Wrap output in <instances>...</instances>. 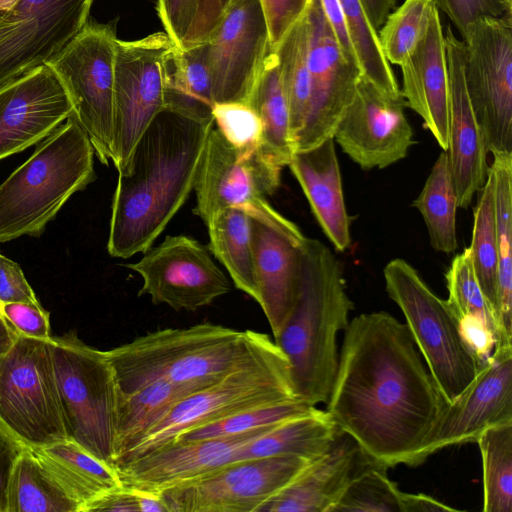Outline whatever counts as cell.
Segmentation results:
<instances>
[{
	"label": "cell",
	"mask_w": 512,
	"mask_h": 512,
	"mask_svg": "<svg viewBox=\"0 0 512 512\" xmlns=\"http://www.w3.org/2000/svg\"><path fill=\"white\" fill-rule=\"evenodd\" d=\"M288 166L323 232L337 251L344 252L351 244L350 217L334 139L295 152Z\"/></svg>",
	"instance_id": "27"
},
{
	"label": "cell",
	"mask_w": 512,
	"mask_h": 512,
	"mask_svg": "<svg viewBox=\"0 0 512 512\" xmlns=\"http://www.w3.org/2000/svg\"><path fill=\"white\" fill-rule=\"evenodd\" d=\"M361 2L371 24L378 31L391 10L395 8L397 0H361Z\"/></svg>",
	"instance_id": "57"
},
{
	"label": "cell",
	"mask_w": 512,
	"mask_h": 512,
	"mask_svg": "<svg viewBox=\"0 0 512 512\" xmlns=\"http://www.w3.org/2000/svg\"><path fill=\"white\" fill-rule=\"evenodd\" d=\"M457 511L435 498L425 494L406 493L405 512Z\"/></svg>",
	"instance_id": "56"
},
{
	"label": "cell",
	"mask_w": 512,
	"mask_h": 512,
	"mask_svg": "<svg viewBox=\"0 0 512 512\" xmlns=\"http://www.w3.org/2000/svg\"><path fill=\"white\" fill-rule=\"evenodd\" d=\"M498 289L494 349L512 348V154H494Z\"/></svg>",
	"instance_id": "31"
},
{
	"label": "cell",
	"mask_w": 512,
	"mask_h": 512,
	"mask_svg": "<svg viewBox=\"0 0 512 512\" xmlns=\"http://www.w3.org/2000/svg\"><path fill=\"white\" fill-rule=\"evenodd\" d=\"M214 119L165 109L136 143L112 201L107 249L127 259L149 249L194 189Z\"/></svg>",
	"instance_id": "2"
},
{
	"label": "cell",
	"mask_w": 512,
	"mask_h": 512,
	"mask_svg": "<svg viewBox=\"0 0 512 512\" xmlns=\"http://www.w3.org/2000/svg\"><path fill=\"white\" fill-rule=\"evenodd\" d=\"M383 464L369 460L350 480L330 512H405L406 492Z\"/></svg>",
	"instance_id": "41"
},
{
	"label": "cell",
	"mask_w": 512,
	"mask_h": 512,
	"mask_svg": "<svg viewBox=\"0 0 512 512\" xmlns=\"http://www.w3.org/2000/svg\"><path fill=\"white\" fill-rule=\"evenodd\" d=\"M459 321L463 339L472 351L486 361L492 354L495 344L493 331L479 318L464 316Z\"/></svg>",
	"instance_id": "53"
},
{
	"label": "cell",
	"mask_w": 512,
	"mask_h": 512,
	"mask_svg": "<svg viewBox=\"0 0 512 512\" xmlns=\"http://www.w3.org/2000/svg\"><path fill=\"white\" fill-rule=\"evenodd\" d=\"M405 107L404 98L388 97L361 75L333 139L363 170L390 166L414 144Z\"/></svg>",
	"instance_id": "19"
},
{
	"label": "cell",
	"mask_w": 512,
	"mask_h": 512,
	"mask_svg": "<svg viewBox=\"0 0 512 512\" xmlns=\"http://www.w3.org/2000/svg\"><path fill=\"white\" fill-rule=\"evenodd\" d=\"M94 148L70 116L0 184V243L39 237L66 201L95 179Z\"/></svg>",
	"instance_id": "5"
},
{
	"label": "cell",
	"mask_w": 512,
	"mask_h": 512,
	"mask_svg": "<svg viewBox=\"0 0 512 512\" xmlns=\"http://www.w3.org/2000/svg\"><path fill=\"white\" fill-rule=\"evenodd\" d=\"M208 249L223 264L234 285L258 300L251 243V217L237 208L216 212L206 224Z\"/></svg>",
	"instance_id": "34"
},
{
	"label": "cell",
	"mask_w": 512,
	"mask_h": 512,
	"mask_svg": "<svg viewBox=\"0 0 512 512\" xmlns=\"http://www.w3.org/2000/svg\"><path fill=\"white\" fill-rule=\"evenodd\" d=\"M212 383L178 384L159 379L131 393H120L114 460L126 448L143 437L175 405Z\"/></svg>",
	"instance_id": "32"
},
{
	"label": "cell",
	"mask_w": 512,
	"mask_h": 512,
	"mask_svg": "<svg viewBox=\"0 0 512 512\" xmlns=\"http://www.w3.org/2000/svg\"><path fill=\"white\" fill-rule=\"evenodd\" d=\"M344 331L325 411L375 461L419 465L448 403L406 324L379 311L354 317Z\"/></svg>",
	"instance_id": "1"
},
{
	"label": "cell",
	"mask_w": 512,
	"mask_h": 512,
	"mask_svg": "<svg viewBox=\"0 0 512 512\" xmlns=\"http://www.w3.org/2000/svg\"><path fill=\"white\" fill-rule=\"evenodd\" d=\"M274 51L304 12L309 0H260Z\"/></svg>",
	"instance_id": "49"
},
{
	"label": "cell",
	"mask_w": 512,
	"mask_h": 512,
	"mask_svg": "<svg viewBox=\"0 0 512 512\" xmlns=\"http://www.w3.org/2000/svg\"><path fill=\"white\" fill-rule=\"evenodd\" d=\"M292 399L299 398L289 361L268 337L250 357L175 405L143 437L115 458L114 467L172 443L191 429L244 410Z\"/></svg>",
	"instance_id": "6"
},
{
	"label": "cell",
	"mask_w": 512,
	"mask_h": 512,
	"mask_svg": "<svg viewBox=\"0 0 512 512\" xmlns=\"http://www.w3.org/2000/svg\"><path fill=\"white\" fill-rule=\"evenodd\" d=\"M476 443L483 467V511L512 512V422L484 430Z\"/></svg>",
	"instance_id": "39"
},
{
	"label": "cell",
	"mask_w": 512,
	"mask_h": 512,
	"mask_svg": "<svg viewBox=\"0 0 512 512\" xmlns=\"http://www.w3.org/2000/svg\"><path fill=\"white\" fill-rule=\"evenodd\" d=\"M315 409L316 406L300 399L260 406L191 429L179 435L175 441L224 438L249 433L305 415Z\"/></svg>",
	"instance_id": "42"
},
{
	"label": "cell",
	"mask_w": 512,
	"mask_h": 512,
	"mask_svg": "<svg viewBox=\"0 0 512 512\" xmlns=\"http://www.w3.org/2000/svg\"><path fill=\"white\" fill-rule=\"evenodd\" d=\"M446 282L449 292L446 301L456 318H479L493 331L495 338L494 312L476 280L468 247L454 257L446 273Z\"/></svg>",
	"instance_id": "44"
},
{
	"label": "cell",
	"mask_w": 512,
	"mask_h": 512,
	"mask_svg": "<svg viewBox=\"0 0 512 512\" xmlns=\"http://www.w3.org/2000/svg\"><path fill=\"white\" fill-rule=\"evenodd\" d=\"M306 15L310 105L305 125L295 141V152L333 138L362 75L360 67L344 57L320 0H309Z\"/></svg>",
	"instance_id": "18"
},
{
	"label": "cell",
	"mask_w": 512,
	"mask_h": 512,
	"mask_svg": "<svg viewBox=\"0 0 512 512\" xmlns=\"http://www.w3.org/2000/svg\"><path fill=\"white\" fill-rule=\"evenodd\" d=\"M282 167L261 149L240 152L212 128L202 153L194 190V214L207 224L225 208H237L301 245L305 236L266 200L280 185Z\"/></svg>",
	"instance_id": "9"
},
{
	"label": "cell",
	"mask_w": 512,
	"mask_h": 512,
	"mask_svg": "<svg viewBox=\"0 0 512 512\" xmlns=\"http://www.w3.org/2000/svg\"><path fill=\"white\" fill-rule=\"evenodd\" d=\"M98 511L140 512L139 491L122 485L87 504L81 512Z\"/></svg>",
	"instance_id": "54"
},
{
	"label": "cell",
	"mask_w": 512,
	"mask_h": 512,
	"mask_svg": "<svg viewBox=\"0 0 512 512\" xmlns=\"http://www.w3.org/2000/svg\"><path fill=\"white\" fill-rule=\"evenodd\" d=\"M48 344L68 439L114 467L120 389L106 351L75 332L51 336Z\"/></svg>",
	"instance_id": "8"
},
{
	"label": "cell",
	"mask_w": 512,
	"mask_h": 512,
	"mask_svg": "<svg viewBox=\"0 0 512 512\" xmlns=\"http://www.w3.org/2000/svg\"><path fill=\"white\" fill-rule=\"evenodd\" d=\"M449 78V145L446 150L458 208L466 209L484 184L489 166L484 137L464 80L465 44L450 24L444 34Z\"/></svg>",
	"instance_id": "23"
},
{
	"label": "cell",
	"mask_w": 512,
	"mask_h": 512,
	"mask_svg": "<svg viewBox=\"0 0 512 512\" xmlns=\"http://www.w3.org/2000/svg\"><path fill=\"white\" fill-rule=\"evenodd\" d=\"M339 1L362 76L388 97L403 98L391 64L383 54L378 31L371 24L361 0Z\"/></svg>",
	"instance_id": "40"
},
{
	"label": "cell",
	"mask_w": 512,
	"mask_h": 512,
	"mask_svg": "<svg viewBox=\"0 0 512 512\" xmlns=\"http://www.w3.org/2000/svg\"><path fill=\"white\" fill-rule=\"evenodd\" d=\"M463 42L466 90L486 149L512 154V15L478 20Z\"/></svg>",
	"instance_id": "13"
},
{
	"label": "cell",
	"mask_w": 512,
	"mask_h": 512,
	"mask_svg": "<svg viewBox=\"0 0 512 512\" xmlns=\"http://www.w3.org/2000/svg\"><path fill=\"white\" fill-rule=\"evenodd\" d=\"M406 106L415 111L446 151L449 145V78L444 33L435 7L427 30L400 65Z\"/></svg>",
	"instance_id": "24"
},
{
	"label": "cell",
	"mask_w": 512,
	"mask_h": 512,
	"mask_svg": "<svg viewBox=\"0 0 512 512\" xmlns=\"http://www.w3.org/2000/svg\"><path fill=\"white\" fill-rule=\"evenodd\" d=\"M17 335V331L0 313V359L12 347L17 338Z\"/></svg>",
	"instance_id": "58"
},
{
	"label": "cell",
	"mask_w": 512,
	"mask_h": 512,
	"mask_svg": "<svg viewBox=\"0 0 512 512\" xmlns=\"http://www.w3.org/2000/svg\"><path fill=\"white\" fill-rule=\"evenodd\" d=\"M212 116L216 128L240 152L261 146L262 124L254 108L245 102L215 103Z\"/></svg>",
	"instance_id": "45"
},
{
	"label": "cell",
	"mask_w": 512,
	"mask_h": 512,
	"mask_svg": "<svg viewBox=\"0 0 512 512\" xmlns=\"http://www.w3.org/2000/svg\"><path fill=\"white\" fill-rule=\"evenodd\" d=\"M0 313L2 314V305H1V303H0Z\"/></svg>",
	"instance_id": "60"
},
{
	"label": "cell",
	"mask_w": 512,
	"mask_h": 512,
	"mask_svg": "<svg viewBox=\"0 0 512 512\" xmlns=\"http://www.w3.org/2000/svg\"><path fill=\"white\" fill-rule=\"evenodd\" d=\"M199 0H156L164 32L176 46H182L194 21Z\"/></svg>",
	"instance_id": "48"
},
{
	"label": "cell",
	"mask_w": 512,
	"mask_h": 512,
	"mask_svg": "<svg viewBox=\"0 0 512 512\" xmlns=\"http://www.w3.org/2000/svg\"><path fill=\"white\" fill-rule=\"evenodd\" d=\"M456 26L461 40L467 37L470 27L483 18L512 15V0H432Z\"/></svg>",
	"instance_id": "46"
},
{
	"label": "cell",
	"mask_w": 512,
	"mask_h": 512,
	"mask_svg": "<svg viewBox=\"0 0 512 512\" xmlns=\"http://www.w3.org/2000/svg\"><path fill=\"white\" fill-rule=\"evenodd\" d=\"M125 267L143 280L138 295H149L155 305L196 311L230 291V282L199 241L185 235H167L143 257Z\"/></svg>",
	"instance_id": "15"
},
{
	"label": "cell",
	"mask_w": 512,
	"mask_h": 512,
	"mask_svg": "<svg viewBox=\"0 0 512 512\" xmlns=\"http://www.w3.org/2000/svg\"><path fill=\"white\" fill-rule=\"evenodd\" d=\"M30 450L46 472L79 505L122 486L115 467L95 457L71 439Z\"/></svg>",
	"instance_id": "28"
},
{
	"label": "cell",
	"mask_w": 512,
	"mask_h": 512,
	"mask_svg": "<svg viewBox=\"0 0 512 512\" xmlns=\"http://www.w3.org/2000/svg\"><path fill=\"white\" fill-rule=\"evenodd\" d=\"M323 13L328 21L344 57L360 67L352 46L346 20L339 0H320ZM361 69V68H360Z\"/></svg>",
	"instance_id": "55"
},
{
	"label": "cell",
	"mask_w": 512,
	"mask_h": 512,
	"mask_svg": "<svg viewBox=\"0 0 512 512\" xmlns=\"http://www.w3.org/2000/svg\"><path fill=\"white\" fill-rule=\"evenodd\" d=\"M95 0H19L0 23V88L46 64L87 23Z\"/></svg>",
	"instance_id": "16"
},
{
	"label": "cell",
	"mask_w": 512,
	"mask_h": 512,
	"mask_svg": "<svg viewBox=\"0 0 512 512\" xmlns=\"http://www.w3.org/2000/svg\"><path fill=\"white\" fill-rule=\"evenodd\" d=\"M173 45L165 32L117 40L111 161L118 172L149 124L166 109V59Z\"/></svg>",
	"instance_id": "12"
},
{
	"label": "cell",
	"mask_w": 512,
	"mask_h": 512,
	"mask_svg": "<svg viewBox=\"0 0 512 512\" xmlns=\"http://www.w3.org/2000/svg\"><path fill=\"white\" fill-rule=\"evenodd\" d=\"M257 303L275 337L294 307L300 279V247L280 232L251 218Z\"/></svg>",
	"instance_id": "26"
},
{
	"label": "cell",
	"mask_w": 512,
	"mask_h": 512,
	"mask_svg": "<svg viewBox=\"0 0 512 512\" xmlns=\"http://www.w3.org/2000/svg\"><path fill=\"white\" fill-rule=\"evenodd\" d=\"M477 193L472 239L468 248L476 280L495 316L498 289V245L495 218V179L490 166L486 180Z\"/></svg>",
	"instance_id": "38"
},
{
	"label": "cell",
	"mask_w": 512,
	"mask_h": 512,
	"mask_svg": "<svg viewBox=\"0 0 512 512\" xmlns=\"http://www.w3.org/2000/svg\"><path fill=\"white\" fill-rule=\"evenodd\" d=\"M2 315L20 335L42 340L51 337L49 313L42 305L6 303L2 305Z\"/></svg>",
	"instance_id": "47"
},
{
	"label": "cell",
	"mask_w": 512,
	"mask_h": 512,
	"mask_svg": "<svg viewBox=\"0 0 512 512\" xmlns=\"http://www.w3.org/2000/svg\"><path fill=\"white\" fill-rule=\"evenodd\" d=\"M206 43L214 102L249 103L272 51L260 0H232Z\"/></svg>",
	"instance_id": "17"
},
{
	"label": "cell",
	"mask_w": 512,
	"mask_h": 512,
	"mask_svg": "<svg viewBox=\"0 0 512 512\" xmlns=\"http://www.w3.org/2000/svg\"><path fill=\"white\" fill-rule=\"evenodd\" d=\"M341 433L331 416L316 408L250 440L238 451L235 461L282 455L313 461L323 455Z\"/></svg>",
	"instance_id": "29"
},
{
	"label": "cell",
	"mask_w": 512,
	"mask_h": 512,
	"mask_svg": "<svg viewBox=\"0 0 512 512\" xmlns=\"http://www.w3.org/2000/svg\"><path fill=\"white\" fill-rule=\"evenodd\" d=\"M274 51L288 104L290 131L295 148V141L305 125L310 105L306 8Z\"/></svg>",
	"instance_id": "35"
},
{
	"label": "cell",
	"mask_w": 512,
	"mask_h": 512,
	"mask_svg": "<svg viewBox=\"0 0 512 512\" xmlns=\"http://www.w3.org/2000/svg\"><path fill=\"white\" fill-rule=\"evenodd\" d=\"M269 336L203 322L166 328L106 351L121 394L155 380L214 382L250 357Z\"/></svg>",
	"instance_id": "4"
},
{
	"label": "cell",
	"mask_w": 512,
	"mask_h": 512,
	"mask_svg": "<svg viewBox=\"0 0 512 512\" xmlns=\"http://www.w3.org/2000/svg\"><path fill=\"white\" fill-rule=\"evenodd\" d=\"M300 260L297 298L274 342L289 361L297 397L316 406L328 399L338 365L337 337L354 305L341 264L327 246L306 237Z\"/></svg>",
	"instance_id": "3"
},
{
	"label": "cell",
	"mask_w": 512,
	"mask_h": 512,
	"mask_svg": "<svg viewBox=\"0 0 512 512\" xmlns=\"http://www.w3.org/2000/svg\"><path fill=\"white\" fill-rule=\"evenodd\" d=\"M512 422V348L494 349L470 385L447 405L419 464L448 446L476 442L489 427Z\"/></svg>",
	"instance_id": "20"
},
{
	"label": "cell",
	"mask_w": 512,
	"mask_h": 512,
	"mask_svg": "<svg viewBox=\"0 0 512 512\" xmlns=\"http://www.w3.org/2000/svg\"><path fill=\"white\" fill-rule=\"evenodd\" d=\"M23 448L24 444L0 423V512H6L11 473Z\"/></svg>",
	"instance_id": "52"
},
{
	"label": "cell",
	"mask_w": 512,
	"mask_h": 512,
	"mask_svg": "<svg viewBox=\"0 0 512 512\" xmlns=\"http://www.w3.org/2000/svg\"><path fill=\"white\" fill-rule=\"evenodd\" d=\"M248 104L254 108L262 124L261 151L280 167L288 166L295 148L275 51L267 56L263 72Z\"/></svg>",
	"instance_id": "33"
},
{
	"label": "cell",
	"mask_w": 512,
	"mask_h": 512,
	"mask_svg": "<svg viewBox=\"0 0 512 512\" xmlns=\"http://www.w3.org/2000/svg\"><path fill=\"white\" fill-rule=\"evenodd\" d=\"M72 114L55 73L41 65L0 88V160L37 144Z\"/></svg>",
	"instance_id": "21"
},
{
	"label": "cell",
	"mask_w": 512,
	"mask_h": 512,
	"mask_svg": "<svg viewBox=\"0 0 512 512\" xmlns=\"http://www.w3.org/2000/svg\"><path fill=\"white\" fill-rule=\"evenodd\" d=\"M41 305L20 266L0 254V303Z\"/></svg>",
	"instance_id": "50"
},
{
	"label": "cell",
	"mask_w": 512,
	"mask_h": 512,
	"mask_svg": "<svg viewBox=\"0 0 512 512\" xmlns=\"http://www.w3.org/2000/svg\"><path fill=\"white\" fill-rule=\"evenodd\" d=\"M231 2L232 0H200L182 46L205 42Z\"/></svg>",
	"instance_id": "51"
},
{
	"label": "cell",
	"mask_w": 512,
	"mask_h": 512,
	"mask_svg": "<svg viewBox=\"0 0 512 512\" xmlns=\"http://www.w3.org/2000/svg\"><path fill=\"white\" fill-rule=\"evenodd\" d=\"M435 7L432 0H405L389 13L378 37L390 64L400 66L408 58L425 34Z\"/></svg>",
	"instance_id": "43"
},
{
	"label": "cell",
	"mask_w": 512,
	"mask_h": 512,
	"mask_svg": "<svg viewBox=\"0 0 512 512\" xmlns=\"http://www.w3.org/2000/svg\"><path fill=\"white\" fill-rule=\"evenodd\" d=\"M116 22L89 19L46 63L68 96L71 116L86 132L104 165L112 158Z\"/></svg>",
	"instance_id": "10"
},
{
	"label": "cell",
	"mask_w": 512,
	"mask_h": 512,
	"mask_svg": "<svg viewBox=\"0 0 512 512\" xmlns=\"http://www.w3.org/2000/svg\"><path fill=\"white\" fill-rule=\"evenodd\" d=\"M79 508L24 445L11 473L6 512H79Z\"/></svg>",
	"instance_id": "37"
},
{
	"label": "cell",
	"mask_w": 512,
	"mask_h": 512,
	"mask_svg": "<svg viewBox=\"0 0 512 512\" xmlns=\"http://www.w3.org/2000/svg\"><path fill=\"white\" fill-rule=\"evenodd\" d=\"M372 458L342 432L332 446L311 461L260 512H330L356 473Z\"/></svg>",
	"instance_id": "25"
},
{
	"label": "cell",
	"mask_w": 512,
	"mask_h": 512,
	"mask_svg": "<svg viewBox=\"0 0 512 512\" xmlns=\"http://www.w3.org/2000/svg\"><path fill=\"white\" fill-rule=\"evenodd\" d=\"M383 274L386 292L401 309L427 369L446 402L452 403L487 360L472 351L447 301L439 298L408 262L393 259Z\"/></svg>",
	"instance_id": "7"
},
{
	"label": "cell",
	"mask_w": 512,
	"mask_h": 512,
	"mask_svg": "<svg viewBox=\"0 0 512 512\" xmlns=\"http://www.w3.org/2000/svg\"><path fill=\"white\" fill-rule=\"evenodd\" d=\"M166 109L200 120H213L212 81L207 43L172 46L166 59Z\"/></svg>",
	"instance_id": "30"
},
{
	"label": "cell",
	"mask_w": 512,
	"mask_h": 512,
	"mask_svg": "<svg viewBox=\"0 0 512 512\" xmlns=\"http://www.w3.org/2000/svg\"><path fill=\"white\" fill-rule=\"evenodd\" d=\"M310 462L293 455L235 461L161 495L170 512H260Z\"/></svg>",
	"instance_id": "14"
},
{
	"label": "cell",
	"mask_w": 512,
	"mask_h": 512,
	"mask_svg": "<svg viewBox=\"0 0 512 512\" xmlns=\"http://www.w3.org/2000/svg\"><path fill=\"white\" fill-rule=\"evenodd\" d=\"M274 426L224 438L175 441L115 468L124 487L161 494L234 462L243 445Z\"/></svg>",
	"instance_id": "22"
},
{
	"label": "cell",
	"mask_w": 512,
	"mask_h": 512,
	"mask_svg": "<svg viewBox=\"0 0 512 512\" xmlns=\"http://www.w3.org/2000/svg\"><path fill=\"white\" fill-rule=\"evenodd\" d=\"M0 423L30 447L68 439L48 340L18 334L0 359Z\"/></svg>",
	"instance_id": "11"
},
{
	"label": "cell",
	"mask_w": 512,
	"mask_h": 512,
	"mask_svg": "<svg viewBox=\"0 0 512 512\" xmlns=\"http://www.w3.org/2000/svg\"><path fill=\"white\" fill-rule=\"evenodd\" d=\"M413 206L424 219L431 246L438 252H455L458 205L446 151L439 154Z\"/></svg>",
	"instance_id": "36"
},
{
	"label": "cell",
	"mask_w": 512,
	"mask_h": 512,
	"mask_svg": "<svg viewBox=\"0 0 512 512\" xmlns=\"http://www.w3.org/2000/svg\"><path fill=\"white\" fill-rule=\"evenodd\" d=\"M19 0H0V23L13 10Z\"/></svg>",
	"instance_id": "59"
}]
</instances>
